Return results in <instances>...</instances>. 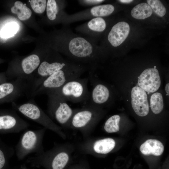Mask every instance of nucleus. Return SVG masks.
<instances>
[{
	"instance_id": "f257e3e1",
	"label": "nucleus",
	"mask_w": 169,
	"mask_h": 169,
	"mask_svg": "<svg viewBox=\"0 0 169 169\" xmlns=\"http://www.w3.org/2000/svg\"><path fill=\"white\" fill-rule=\"evenodd\" d=\"M58 36V49L69 60L95 69L100 55L95 42L74 33L68 25L60 31Z\"/></svg>"
},
{
	"instance_id": "f03ea898",
	"label": "nucleus",
	"mask_w": 169,
	"mask_h": 169,
	"mask_svg": "<svg viewBox=\"0 0 169 169\" xmlns=\"http://www.w3.org/2000/svg\"><path fill=\"white\" fill-rule=\"evenodd\" d=\"M76 151L75 144L55 142L51 149L41 154L29 157L26 162L33 167L42 166L46 169H64Z\"/></svg>"
},
{
	"instance_id": "7ed1b4c3",
	"label": "nucleus",
	"mask_w": 169,
	"mask_h": 169,
	"mask_svg": "<svg viewBox=\"0 0 169 169\" xmlns=\"http://www.w3.org/2000/svg\"><path fill=\"white\" fill-rule=\"evenodd\" d=\"M74 63L68 59H64L57 54L48 55L27 79V87L26 95L28 97H32L38 87L48 77Z\"/></svg>"
},
{
	"instance_id": "20e7f679",
	"label": "nucleus",
	"mask_w": 169,
	"mask_h": 169,
	"mask_svg": "<svg viewBox=\"0 0 169 169\" xmlns=\"http://www.w3.org/2000/svg\"><path fill=\"white\" fill-rule=\"evenodd\" d=\"M90 67L74 63L57 71L46 78L38 87L32 97L43 94L47 95L62 87L68 81L80 77Z\"/></svg>"
},
{
	"instance_id": "39448f33",
	"label": "nucleus",
	"mask_w": 169,
	"mask_h": 169,
	"mask_svg": "<svg viewBox=\"0 0 169 169\" xmlns=\"http://www.w3.org/2000/svg\"><path fill=\"white\" fill-rule=\"evenodd\" d=\"M24 103L18 104L12 102L13 109L17 111L28 118L42 125L57 134L64 140L67 136L63 129L55 123L32 99Z\"/></svg>"
},
{
	"instance_id": "423d86ee",
	"label": "nucleus",
	"mask_w": 169,
	"mask_h": 169,
	"mask_svg": "<svg viewBox=\"0 0 169 169\" xmlns=\"http://www.w3.org/2000/svg\"><path fill=\"white\" fill-rule=\"evenodd\" d=\"M47 130L43 127L38 130H25L14 148L18 160H23L30 154L38 155L45 151L43 140Z\"/></svg>"
},
{
	"instance_id": "0eeeda50",
	"label": "nucleus",
	"mask_w": 169,
	"mask_h": 169,
	"mask_svg": "<svg viewBox=\"0 0 169 169\" xmlns=\"http://www.w3.org/2000/svg\"><path fill=\"white\" fill-rule=\"evenodd\" d=\"M99 116L98 107L84 105L82 108L75 109L68 128L79 131L86 138L93 132Z\"/></svg>"
},
{
	"instance_id": "6e6552de",
	"label": "nucleus",
	"mask_w": 169,
	"mask_h": 169,
	"mask_svg": "<svg viewBox=\"0 0 169 169\" xmlns=\"http://www.w3.org/2000/svg\"><path fill=\"white\" fill-rule=\"evenodd\" d=\"M88 82L87 77L75 78L68 81L59 88L48 94L59 95L67 101L86 104L89 100L90 95L88 88Z\"/></svg>"
},
{
	"instance_id": "1a4fd4ad",
	"label": "nucleus",
	"mask_w": 169,
	"mask_h": 169,
	"mask_svg": "<svg viewBox=\"0 0 169 169\" xmlns=\"http://www.w3.org/2000/svg\"><path fill=\"white\" fill-rule=\"evenodd\" d=\"M47 95L49 116L52 120H54L62 129L68 128L75 109L72 108L66 100L59 95L52 94Z\"/></svg>"
},
{
	"instance_id": "9d476101",
	"label": "nucleus",
	"mask_w": 169,
	"mask_h": 169,
	"mask_svg": "<svg viewBox=\"0 0 169 169\" xmlns=\"http://www.w3.org/2000/svg\"><path fill=\"white\" fill-rule=\"evenodd\" d=\"M115 144V140L111 138L96 139L89 136L75 144L76 151L83 155H105L114 149Z\"/></svg>"
},
{
	"instance_id": "9b49d317",
	"label": "nucleus",
	"mask_w": 169,
	"mask_h": 169,
	"mask_svg": "<svg viewBox=\"0 0 169 169\" xmlns=\"http://www.w3.org/2000/svg\"><path fill=\"white\" fill-rule=\"evenodd\" d=\"M114 10L115 7L111 4L98 5L72 14H67L62 23L67 26L81 20L107 16L112 14Z\"/></svg>"
},
{
	"instance_id": "f8f14e48",
	"label": "nucleus",
	"mask_w": 169,
	"mask_h": 169,
	"mask_svg": "<svg viewBox=\"0 0 169 169\" xmlns=\"http://www.w3.org/2000/svg\"><path fill=\"white\" fill-rule=\"evenodd\" d=\"M95 70L91 69L88 71L87 77L92 87V90L89 100L85 105L98 107V105L108 101L110 96V92L107 86L99 82L97 75L95 74Z\"/></svg>"
},
{
	"instance_id": "ddd939ff",
	"label": "nucleus",
	"mask_w": 169,
	"mask_h": 169,
	"mask_svg": "<svg viewBox=\"0 0 169 169\" xmlns=\"http://www.w3.org/2000/svg\"><path fill=\"white\" fill-rule=\"evenodd\" d=\"M27 87V79L22 77L2 83L0 84V100L14 102L22 95H26Z\"/></svg>"
},
{
	"instance_id": "4468645a",
	"label": "nucleus",
	"mask_w": 169,
	"mask_h": 169,
	"mask_svg": "<svg viewBox=\"0 0 169 169\" xmlns=\"http://www.w3.org/2000/svg\"><path fill=\"white\" fill-rule=\"evenodd\" d=\"M107 26L105 20L102 17H97L77 26L76 31L95 42L99 35L105 31Z\"/></svg>"
},
{
	"instance_id": "2eb2a0df",
	"label": "nucleus",
	"mask_w": 169,
	"mask_h": 169,
	"mask_svg": "<svg viewBox=\"0 0 169 169\" xmlns=\"http://www.w3.org/2000/svg\"><path fill=\"white\" fill-rule=\"evenodd\" d=\"M30 126L14 110L0 115V131L18 133L28 129Z\"/></svg>"
},
{
	"instance_id": "dca6fc26",
	"label": "nucleus",
	"mask_w": 169,
	"mask_h": 169,
	"mask_svg": "<svg viewBox=\"0 0 169 169\" xmlns=\"http://www.w3.org/2000/svg\"><path fill=\"white\" fill-rule=\"evenodd\" d=\"M41 59L38 55L32 54L21 61L20 67L8 74L11 79L22 77L28 79L36 71L41 64Z\"/></svg>"
},
{
	"instance_id": "f3484780",
	"label": "nucleus",
	"mask_w": 169,
	"mask_h": 169,
	"mask_svg": "<svg viewBox=\"0 0 169 169\" xmlns=\"http://www.w3.org/2000/svg\"><path fill=\"white\" fill-rule=\"evenodd\" d=\"M138 82L140 87L145 91L150 93L156 91L161 84L158 70L155 68L145 69L139 76Z\"/></svg>"
},
{
	"instance_id": "a211bd4d",
	"label": "nucleus",
	"mask_w": 169,
	"mask_h": 169,
	"mask_svg": "<svg viewBox=\"0 0 169 169\" xmlns=\"http://www.w3.org/2000/svg\"><path fill=\"white\" fill-rule=\"evenodd\" d=\"M131 96L132 106L136 114L141 117L147 115L149 109L146 91L139 87H134L132 89Z\"/></svg>"
},
{
	"instance_id": "6ab92c4d",
	"label": "nucleus",
	"mask_w": 169,
	"mask_h": 169,
	"mask_svg": "<svg viewBox=\"0 0 169 169\" xmlns=\"http://www.w3.org/2000/svg\"><path fill=\"white\" fill-rule=\"evenodd\" d=\"M130 30L129 24L125 22H119L111 28L107 36L109 44L113 47L121 44L127 37Z\"/></svg>"
},
{
	"instance_id": "aec40b11",
	"label": "nucleus",
	"mask_w": 169,
	"mask_h": 169,
	"mask_svg": "<svg viewBox=\"0 0 169 169\" xmlns=\"http://www.w3.org/2000/svg\"><path fill=\"white\" fill-rule=\"evenodd\" d=\"M67 1L64 0L58 2L55 0H48L46 5V15L50 21H54L58 18L62 22L67 14L64 10L67 5Z\"/></svg>"
},
{
	"instance_id": "412c9836",
	"label": "nucleus",
	"mask_w": 169,
	"mask_h": 169,
	"mask_svg": "<svg viewBox=\"0 0 169 169\" xmlns=\"http://www.w3.org/2000/svg\"><path fill=\"white\" fill-rule=\"evenodd\" d=\"M140 150L144 155L160 156L163 153L164 146L160 141L153 139L147 140L140 146Z\"/></svg>"
},
{
	"instance_id": "4be33fe9",
	"label": "nucleus",
	"mask_w": 169,
	"mask_h": 169,
	"mask_svg": "<svg viewBox=\"0 0 169 169\" xmlns=\"http://www.w3.org/2000/svg\"><path fill=\"white\" fill-rule=\"evenodd\" d=\"M152 13V10L150 5L146 3H139L132 9V16L137 19H144L150 17Z\"/></svg>"
},
{
	"instance_id": "5701e85b",
	"label": "nucleus",
	"mask_w": 169,
	"mask_h": 169,
	"mask_svg": "<svg viewBox=\"0 0 169 169\" xmlns=\"http://www.w3.org/2000/svg\"><path fill=\"white\" fill-rule=\"evenodd\" d=\"M11 11L12 13L17 14L18 18L22 21L28 19L32 15L31 9L20 1L15 2Z\"/></svg>"
},
{
	"instance_id": "b1692460",
	"label": "nucleus",
	"mask_w": 169,
	"mask_h": 169,
	"mask_svg": "<svg viewBox=\"0 0 169 169\" xmlns=\"http://www.w3.org/2000/svg\"><path fill=\"white\" fill-rule=\"evenodd\" d=\"M150 107L152 112L156 114L161 113L162 110L163 106V101L161 94L156 92L153 94L150 98Z\"/></svg>"
},
{
	"instance_id": "393cba45",
	"label": "nucleus",
	"mask_w": 169,
	"mask_h": 169,
	"mask_svg": "<svg viewBox=\"0 0 169 169\" xmlns=\"http://www.w3.org/2000/svg\"><path fill=\"white\" fill-rule=\"evenodd\" d=\"M15 153L14 148L9 146L5 149L0 147V169H8V161Z\"/></svg>"
},
{
	"instance_id": "a878e982",
	"label": "nucleus",
	"mask_w": 169,
	"mask_h": 169,
	"mask_svg": "<svg viewBox=\"0 0 169 169\" xmlns=\"http://www.w3.org/2000/svg\"><path fill=\"white\" fill-rule=\"evenodd\" d=\"M120 117L117 115L110 117L105 123L104 127L105 130L108 133L118 132L120 129Z\"/></svg>"
},
{
	"instance_id": "bb28decb",
	"label": "nucleus",
	"mask_w": 169,
	"mask_h": 169,
	"mask_svg": "<svg viewBox=\"0 0 169 169\" xmlns=\"http://www.w3.org/2000/svg\"><path fill=\"white\" fill-rule=\"evenodd\" d=\"M18 26L15 22H11L6 24L1 30L0 33L3 38H8L13 36L17 32Z\"/></svg>"
},
{
	"instance_id": "cd10ccee",
	"label": "nucleus",
	"mask_w": 169,
	"mask_h": 169,
	"mask_svg": "<svg viewBox=\"0 0 169 169\" xmlns=\"http://www.w3.org/2000/svg\"><path fill=\"white\" fill-rule=\"evenodd\" d=\"M147 1L151 8L158 16L162 17L165 15L166 10L161 1L158 0H148Z\"/></svg>"
},
{
	"instance_id": "c85d7f7f",
	"label": "nucleus",
	"mask_w": 169,
	"mask_h": 169,
	"mask_svg": "<svg viewBox=\"0 0 169 169\" xmlns=\"http://www.w3.org/2000/svg\"><path fill=\"white\" fill-rule=\"evenodd\" d=\"M30 4L34 12L41 14L46 9L47 1L45 0H32L30 1Z\"/></svg>"
},
{
	"instance_id": "c756f323",
	"label": "nucleus",
	"mask_w": 169,
	"mask_h": 169,
	"mask_svg": "<svg viewBox=\"0 0 169 169\" xmlns=\"http://www.w3.org/2000/svg\"><path fill=\"white\" fill-rule=\"evenodd\" d=\"M104 0H79L77 1L79 4L84 6L93 7L101 3Z\"/></svg>"
},
{
	"instance_id": "7c9ffc66",
	"label": "nucleus",
	"mask_w": 169,
	"mask_h": 169,
	"mask_svg": "<svg viewBox=\"0 0 169 169\" xmlns=\"http://www.w3.org/2000/svg\"><path fill=\"white\" fill-rule=\"evenodd\" d=\"M169 83L167 84L165 86V91L167 93V94L169 95Z\"/></svg>"
},
{
	"instance_id": "2f4dec72",
	"label": "nucleus",
	"mask_w": 169,
	"mask_h": 169,
	"mask_svg": "<svg viewBox=\"0 0 169 169\" xmlns=\"http://www.w3.org/2000/svg\"><path fill=\"white\" fill-rule=\"evenodd\" d=\"M119 1H120L121 2L123 3H131V2H132V1H133L132 0H119Z\"/></svg>"
},
{
	"instance_id": "473e14b6",
	"label": "nucleus",
	"mask_w": 169,
	"mask_h": 169,
	"mask_svg": "<svg viewBox=\"0 0 169 169\" xmlns=\"http://www.w3.org/2000/svg\"><path fill=\"white\" fill-rule=\"evenodd\" d=\"M19 169H28L26 166L25 164H24L21 166Z\"/></svg>"
},
{
	"instance_id": "72a5a7b5",
	"label": "nucleus",
	"mask_w": 169,
	"mask_h": 169,
	"mask_svg": "<svg viewBox=\"0 0 169 169\" xmlns=\"http://www.w3.org/2000/svg\"><path fill=\"white\" fill-rule=\"evenodd\" d=\"M0 77L1 76H0V82L1 80V79Z\"/></svg>"
},
{
	"instance_id": "f704fd0d",
	"label": "nucleus",
	"mask_w": 169,
	"mask_h": 169,
	"mask_svg": "<svg viewBox=\"0 0 169 169\" xmlns=\"http://www.w3.org/2000/svg\"><path fill=\"white\" fill-rule=\"evenodd\" d=\"M76 169H80L79 168H77Z\"/></svg>"
}]
</instances>
